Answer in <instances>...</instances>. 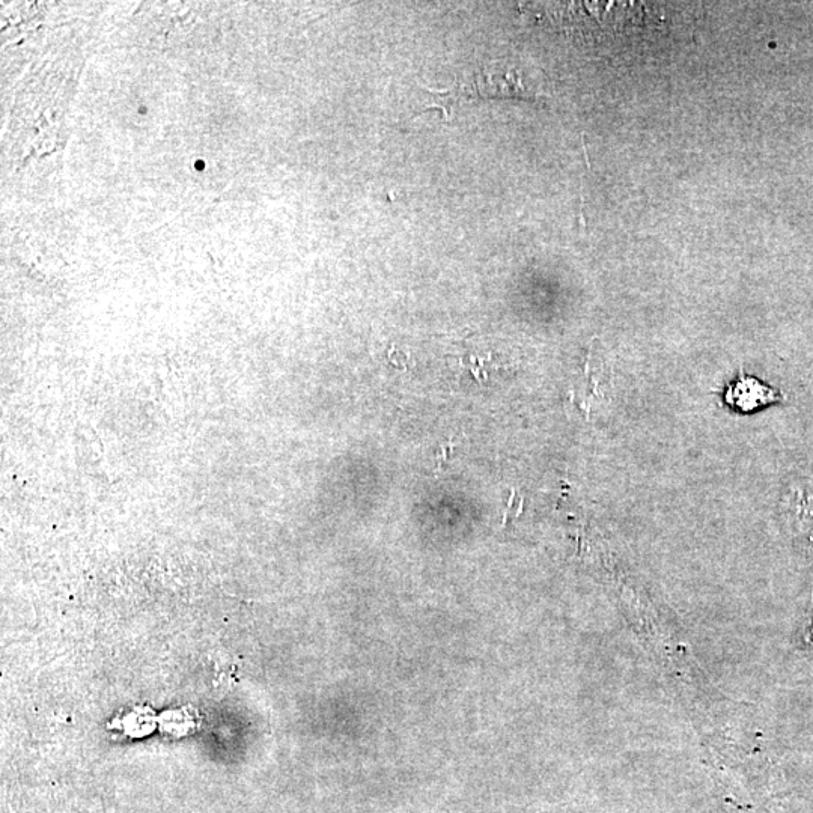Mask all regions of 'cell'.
<instances>
[{
    "instance_id": "cell-1",
    "label": "cell",
    "mask_w": 813,
    "mask_h": 813,
    "mask_svg": "<svg viewBox=\"0 0 813 813\" xmlns=\"http://www.w3.org/2000/svg\"><path fill=\"white\" fill-rule=\"evenodd\" d=\"M725 401L735 412L753 413L765 409L774 402L782 401V395L770 384L762 383L750 375L741 374L726 389Z\"/></svg>"
}]
</instances>
